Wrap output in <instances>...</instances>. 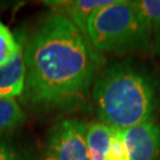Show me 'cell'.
Returning <instances> with one entry per match:
<instances>
[{"mask_svg":"<svg viewBox=\"0 0 160 160\" xmlns=\"http://www.w3.org/2000/svg\"><path fill=\"white\" fill-rule=\"evenodd\" d=\"M24 120L25 114L14 98H0V134L14 131Z\"/></svg>","mask_w":160,"mask_h":160,"instance_id":"obj_9","label":"cell"},{"mask_svg":"<svg viewBox=\"0 0 160 160\" xmlns=\"http://www.w3.org/2000/svg\"><path fill=\"white\" fill-rule=\"evenodd\" d=\"M26 82L24 39L18 52L0 67V98H16L23 95Z\"/></svg>","mask_w":160,"mask_h":160,"instance_id":"obj_6","label":"cell"},{"mask_svg":"<svg viewBox=\"0 0 160 160\" xmlns=\"http://www.w3.org/2000/svg\"><path fill=\"white\" fill-rule=\"evenodd\" d=\"M134 4L151 29L154 42L160 38V0H135Z\"/></svg>","mask_w":160,"mask_h":160,"instance_id":"obj_10","label":"cell"},{"mask_svg":"<svg viewBox=\"0 0 160 160\" xmlns=\"http://www.w3.org/2000/svg\"><path fill=\"white\" fill-rule=\"evenodd\" d=\"M39 160H56V159H55V158H53V157H52L50 153H48V152L45 151L43 154L40 155Z\"/></svg>","mask_w":160,"mask_h":160,"instance_id":"obj_14","label":"cell"},{"mask_svg":"<svg viewBox=\"0 0 160 160\" xmlns=\"http://www.w3.org/2000/svg\"><path fill=\"white\" fill-rule=\"evenodd\" d=\"M87 37L100 53L146 51L152 32L134 1L113 0L90 18Z\"/></svg>","mask_w":160,"mask_h":160,"instance_id":"obj_3","label":"cell"},{"mask_svg":"<svg viewBox=\"0 0 160 160\" xmlns=\"http://www.w3.org/2000/svg\"><path fill=\"white\" fill-rule=\"evenodd\" d=\"M154 51L160 55V38L154 42Z\"/></svg>","mask_w":160,"mask_h":160,"instance_id":"obj_15","label":"cell"},{"mask_svg":"<svg viewBox=\"0 0 160 160\" xmlns=\"http://www.w3.org/2000/svg\"><path fill=\"white\" fill-rule=\"evenodd\" d=\"M113 0H68V1H50L55 12L68 18L77 29L87 36V26L100 8L112 4Z\"/></svg>","mask_w":160,"mask_h":160,"instance_id":"obj_7","label":"cell"},{"mask_svg":"<svg viewBox=\"0 0 160 160\" xmlns=\"http://www.w3.org/2000/svg\"><path fill=\"white\" fill-rule=\"evenodd\" d=\"M129 160H157L160 154V126L155 120L121 132Z\"/></svg>","mask_w":160,"mask_h":160,"instance_id":"obj_5","label":"cell"},{"mask_svg":"<svg viewBox=\"0 0 160 160\" xmlns=\"http://www.w3.org/2000/svg\"><path fill=\"white\" fill-rule=\"evenodd\" d=\"M113 129L102 122L87 125V148L90 160H104L110 145Z\"/></svg>","mask_w":160,"mask_h":160,"instance_id":"obj_8","label":"cell"},{"mask_svg":"<svg viewBox=\"0 0 160 160\" xmlns=\"http://www.w3.org/2000/svg\"><path fill=\"white\" fill-rule=\"evenodd\" d=\"M26 82L24 101L31 107H71L88 95L103 58L86 34L53 12L24 43Z\"/></svg>","mask_w":160,"mask_h":160,"instance_id":"obj_1","label":"cell"},{"mask_svg":"<svg viewBox=\"0 0 160 160\" xmlns=\"http://www.w3.org/2000/svg\"><path fill=\"white\" fill-rule=\"evenodd\" d=\"M92 102L100 122L122 132L154 119L158 96L154 80L133 63H116L98 74Z\"/></svg>","mask_w":160,"mask_h":160,"instance_id":"obj_2","label":"cell"},{"mask_svg":"<svg viewBox=\"0 0 160 160\" xmlns=\"http://www.w3.org/2000/svg\"><path fill=\"white\" fill-rule=\"evenodd\" d=\"M23 42V36L16 37L12 31L0 20V67H2L18 52Z\"/></svg>","mask_w":160,"mask_h":160,"instance_id":"obj_11","label":"cell"},{"mask_svg":"<svg viewBox=\"0 0 160 160\" xmlns=\"http://www.w3.org/2000/svg\"><path fill=\"white\" fill-rule=\"evenodd\" d=\"M104 160H129L121 132L113 129L112 138H110V145H109L108 152H107Z\"/></svg>","mask_w":160,"mask_h":160,"instance_id":"obj_12","label":"cell"},{"mask_svg":"<svg viewBox=\"0 0 160 160\" xmlns=\"http://www.w3.org/2000/svg\"><path fill=\"white\" fill-rule=\"evenodd\" d=\"M86 134V123L76 119L61 121L52 127L45 151L56 160H90Z\"/></svg>","mask_w":160,"mask_h":160,"instance_id":"obj_4","label":"cell"},{"mask_svg":"<svg viewBox=\"0 0 160 160\" xmlns=\"http://www.w3.org/2000/svg\"><path fill=\"white\" fill-rule=\"evenodd\" d=\"M0 160H25V158L12 143L0 138Z\"/></svg>","mask_w":160,"mask_h":160,"instance_id":"obj_13","label":"cell"}]
</instances>
